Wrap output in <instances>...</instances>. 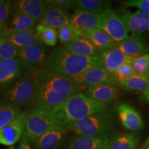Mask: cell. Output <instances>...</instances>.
<instances>
[{"mask_svg": "<svg viewBox=\"0 0 149 149\" xmlns=\"http://www.w3.org/2000/svg\"><path fill=\"white\" fill-rule=\"evenodd\" d=\"M140 141V137L135 132L113 135L107 149H136Z\"/></svg>", "mask_w": 149, "mask_h": 149, "instance_id": "24", "label": "cell"}, {"mask_svg": "<svg viewBox=\"0 0 149 149\" xmlns=\"http://www.w3.org/2000/svg\"><path fill=\"white\" fill-rule=\"evenodd\" d=\"M62 48L70 53L84 57H100L103 52L85 37H80L70 44L64 45Z\"/></svg>", "mask_w": 149, "mask_h": 149, "instance_id": "21", "label": "cell"}, {"mask_svg": "<svg viewBox=\"0 0 149 149\" xmlns=\"http://www.w3.org/2000/svg\"><path fill=\"white\" fill-rule=\"evenodd\" d=\"M70 24L82 32L95 29L103 30V22L100 15L78 8L70 16Z\"/></svg>", "mask_w": 149, "mask_h": 149, "instance_id": "15", "label": "cell"}, {"mask_svg": "<svg viewBox=\"0 0 149 149\" xmlns=\"http://www.w3.org/2000/svg\"><path fill=\"white\" fill-rule=\"evenodd\" d=\"M141 99L143 100V102H148L149 103V84L148 87L146 89V91L144 93H142L141 96Z\"/></svg>", "mask_w": 149, "mask_h": 149, "instance_id": "39", "label": "cell"}, {"mask_svg": "<svg viewBox=\"0 0 149 149\" xmlns=\"http://www.w3.org/2000/svg\"><path fill=\"white\" fill-rule=\"evenodd\" d=\"M117 15L129 31L133 33L149 32V15H148L143 13L139 10L133 12L121 10Z\"/></svg>", "mask_w": 149, "mask_h": 149, "instance_id": "17", "label": "cell"}, {"mask_svg": "<svg viewBox=\"0 0 149 149\" xmlns=\"http://www.w3.org/2000/svg\"><path fill=\"white\" fill-rule=\"evenodd\" d=\"M117 114L122 126L131 132L144 128V122L140 113L128 104L121 103L117 107Z\"/></svg>", "mask_w": 149, "mask_h": 149, "instance_id": "14", "label": "cell"}, {"mask_svg": "<svg viewBox=\"0 0 149 149\" xmlns=\"http://www.w3.org/2000/svg\"><path fill=\"white\" fill-rule=\"evenodd\" d=\"M1 38L8 41L19 49L33 46L39 42L35 37V30L25 32H13L6 29Z\"/></svg>", "mask_w": 149, "mask_h": 149, "instance_id": "25", "label": "cell"}, {"mask_svg": "<svg viewBox=\"0 0 149 149\" xmlns=\"http://www.w3.org/2000/svg\"><path fill=\"white\" fill-rule=\"evenodd\" d=\"M35 72L27 73L10 86L6 87L2 94V102L19 107L31 102L35 88Z\"/></svg>", "mask_w": 149, "mask_h": 149, "instance_id": "6", "label": "cell"}, {"mask_svg": "<svg viewBox=\"0 0 149 149\" xmlns=\"http://www.w3.org/2000/svg\"><path fill=\"white\" fill-rule=\"evenodd\" d=\"M13 12V3L10 1L0 0V25H7Z\"/></svg>", "mask_w": 149, "mask_h": 149, "instance_id": "35", "label": "cell"}, {"mask_svg": "<svg viewBox=\"0 0 149 149\" xmlns=\"http://www.w3.org/2000/svg\"><path fill=\"white\" fill-rule=\"evenodd\" d=\"M6 29L13 32H25L35 30L36 21L18 9L13 7V12Z\"/></svg>", "mask_w": 149, "mask_h": 149, "instance_id": "22", "label": "cell"}, {"mask_svg": "<svg viewBox=\"0 0 149 149\" xmlns=\"http://www.w3.org/2000/svg\"><path fill=\"white\" fill-rule=\"evenodd\" d=\"M122 3L126 6L138 8L141 13L149 15V0H128Z\"/></svg>", "mask_w": 149, "mask_h": 149, "instance_id": "36", "label": "cell"}, {"mask_svg": "<svg viewBox=\"0 0 149 149\" xmlns=\"http://www.w3.org/2000/svg\"><path fill=\"white\" fill-rule=\"evenodd\" d=\"M57 36L60 44L63 45H66L80 37H83L82 31L70 24L64 26L57 30Z\"/></svg>", "mask_w": 149, "mask_h": 149, "instance_id": "30", "label": "cell"}, {"mask_svg": "<svg viewBox=\"0 0 149 149\" xmlns=\"http://www.w3.org/2000/svg\"><path fill=\"white\" fill-rule=\"evenodd\" d=\"M47 3L42 0H20L13 3V7L31 17L35 21H40L45 12Z\"/></svg>", "mask_w": 149, "mask_h": 149, "instance_id": "23", "label": "cell"}, {"mask_svg": "<svg viewBox=\"0 0 149 149\" xmlns=\"http://www.w3.org/2000/svg\"><path fill=\"white\" fill-rule=\"evenodd\" d=\"M6 29V25H0V38L3 36Z\"/></svg>", "mask_w": 149, "mask_h": 149, "instance_id": "40", "label": "cell"}, {"mask_svg": "<svg viewBox=\"0 0 149 149\" xmlns=\"http://www.w3.org/2000/svg\"><path fill=\"white\" fill-rule=\"evenodd\" d=\"M19 50L13 44L3 38H0V59L6 60L18 58Z\"/></svg>", "mask_w": 149, "mask_h": 149, "instance_id": "33", "label": "cell"}, {"mask_svg": "<svg viewBox=\"0 0 149 149\" xmlns=\"http://www.w3.org/2000/svg\"><path fill=\"white\" fill-rule=\"evenodd\" d=\"M111 107V104L96 102L80 93L53 108L54 122L57 125L64 126L95 113L109 111Z\"/></svg>", "mask_w": 149, "mask_h": 149, "instance_id": "2", "label": "cell"}, {"mask_svg": "<svg viewBox=\"0 0 149 149\" xmlns=\"http://www.w3.org/2000/svg\"><path fill=\"white\" fill-rule=\"evenodd\" d=\"M83 94L91 100L104 104H111L119 97L117 86L100 85L86 88Z\"/></svg>", "mask_w": 149, "mask_h": 149, "instance_id": "19", "label": "cell"}, {"mask_svg": "<svg viewBox=\"0 0 149 149\" xmlns=\"http://www.w3.org/2000/svg\"><path fill=\"white\" fill-rule=\"evenodd\" d=\"M100 57L102 67L111 74L119 67L126 63H130L133 59L120 51L117 45L111 49L102 52Z\"/></svg>", "mask_w": 149, "mask_h": 149, "instance_id": "18", "label": "cell"}, {"mask_svg": "<svg viewBox=\"0 0 149 149\" xmlns=\"http://www.w3.org/2000/svg\"><path fill=\"white\" fill-rule=\"evenodd\" d=\"M35 88L31 104L34 107L47 106L53 108L85 90L70 79L47 69L35 72Z\"/></svg>", "mask_w": 149, "mask_h": 149, "instance_id": "1", "label": "cell"}, {"mask_svg": "<svg viewBox=\"0 0 149 149\" xmlns=\"http://www.w3.org/2000/svg\"><path fill=\"white\" fill-rule=\"evenodd\" d=\"M130 64L136 74L141 77H149V53L134 58Z\"/></svg>", "mask_w": 149, "mask_h": 149, "instance_id": "32", "label": "cell"}, {"mask_svg": "<svg viewBox=\"0 0 149 149\" xmlns=\"http://www.w3.org/2000/svg\"><path fill=\"white\" fill-rule=\"evenodd\" d=\"M35 35L38 42L49 46H55L57 43V30L38 24L35 28Z\"/></svg>", "mask_w": 149, "mask_h": 149, "instance_id": "27", "label": "cell"}, {"mask_svg": "<svg viewBox=\"0 0 149 149\" xmlns=\"http://www.w3.org/2000/svg\"><path fill=\"white\" fill-rule=\"evenodd\" d=\"M22 113L19 107L0 102V130L13 121Z\"/></svg>", "mask_w": 149, "mask_h": 149, "instance_id": "29", "label": "cell"}, {"mask_svg": "<svg viewBox=\"0 0 149 149\" xmlns=\"http://www.w3.org/2000/svg\"><path fill=\"white\" fill-rule=\"evenodd\" d=\"M82 37L88 40L102 51L111 49L117 45L108 33L102 29H95L82 32Z\"/></svg>", "mask_w": 149, "mask_h": 149, "instance_id": "26", "label": "cell"}, {"mask_svg": "<svg viewBox=\"0 0 149 149\" xmlns=\"http://www.w3.org/2000/svg\"><path fill=\"white\" fill-rule=\"evenodd\" d=\"M140 149H149V137L146 139V140L145 141V142L142 145V146L141 147Z\"/></svg>", "mask_w": 149, "mask_h": 149, "instance_id": "41", "label": "cell"}, {"mask_svg": "<svg viewBox=\"0 0 149 149\" xmlns=\"http://www.w3.org/2000/svg\"><path fill=\"white\" fill-rule=\"evenodd\" d=\"M136 72L134 70L133 66L130 63H126L123 64L122 66L119 67L113 73L111 74L113 78L116 80L118 84L119 81H122V80L126 79L130 77H133L136 75Z\"/></svg>", "mask_w": 149, "mask_h": 149, "instance_id": "34", "label": "cell"}, {"mask_svg": "<svg viewBox=\"0 0 149 149\" xmlns=\"http://www.w3.org/2000/svg\"><path fill=\"white\" fill-rule=\"evenodd\" d=\"M46 3L47 6L42 17L39 21V24L55 29H59L64 26L70 24V17L66 10L48 3L47 1Z\"/></svg>", "mask_w": 149, "mask_h": 149, "instance_id": "16", "label": "cell"}, {"mask_svg": "<svg viewBox=\"0 0 149 149\" xmlns=\"http://www.w3.org/2000/svg\"><path fill=\"white\" fill-rule=\"evenodd\" d=\"M8 149H15V148L13 146H11V147H10V148H9Z\"/></svg>", "mask_w": 149, "mask_h": 149, "instance_id": "42", "label": "cell"}, {"mask_svg": "<svg viewBox=\"0 0 149 149\" xmlns=\"http://www.w3.org/2000/svg\"><path fill=\"white\" fill-rule=\"evenodd\" d=\"M116 124V112L109 110L95 113L83 120L64 126L67 131L76 135L97 137L111 133Z\"/></svg>", "mask_w": 149, "mask_h": 149, "instance_id": "4", "label": "cell"}, {"mask_svg": "<svg viewBox=\"0 0 149 149\" xmlns=\"http://www.w3.org/2000/svg\"><path fill=\"white\" fill-rule=\"evenodd\" d=\"M48 3L58 6L59 8L64 9V10H77V3L76 1H71V0H50L46 1Z\"/></svg>", "mask_w": 149, "mask_h": 149, "instance_id": "37", "label": "cell"}, {"mask_svg": "<svg viewBox=\"0 0 149 149\" xmlns=\"http://www.w3.org/2000/svg\"><path fill=\"white\" fill-rule=\"evenodd\" d=\"M112 136L111 133L97 137L71 136L64 141L63 149H107Z\"/></svg>", "mask_w": 149, "mask_h": 149, "instance_id": "9", "label": "cell"}, {"mask_svg": "<svg viewBox=\"0 0 149 149\" xmlns=\"http://www.w3.org/2000/svg\"><path fill=\"white\" fill-rule=\"evenodd\" d=\"M46 55L47 48L39 42L35 45L19 50L18 59L22 61L29 71L32 72L44 64Z\"/></svg>", "mask_w": 149, "mask_h": 149, "instance_id": "10", "label": "cell"}, {"mask_svg": "<svg viewBox=\"0 0 149 149\" xmlns=\"http://www.w3.org/2000/svg\"><path fill=\"white\" fill-rule=\"evenodd\" d=\"M55 124L53 108L47 106L35 107L28 114L23 137L33 143Z\"/></svg>", "mask_w": 149, "mask_h": 149, "instance_id": "5", "label": "cell"}, {"mask_svg": "<svg viewBox=\"0 0 149 149\" xmlns=\"http://www.w3.org/2000/svg\"><path fill=\"white\" fill-rule=\"evenodd\" d=\"M78 9L87 11L96 15H100L107 10L105 1L101 0H77Z\"/></svg>", "mask_w": 149, "mask_h": 149, "instance_id": "31", "label": "cell"}, {"mask_svg": "<svg viewBox=\"0 0 149 149\" xmlns=\"http://www.w3.org/2000/svg\"><path fill=\"white\" fill-rule=\"evenodd\" d=\"M29 70L18 58L0 59V87H8Z\"/></svg>", "mask_w": 149, "mask_h": 149, "instance_id": "11", "label": "cell"}, {"mask_svg": "<svg viewBox=\"0 0 149 149\" xmlns=\"http://www.w3.org/2000/svg\"><path fill=\"white\" fill-rule=\"evenodd\" d=\"M28 114L22 112L13 121L0 130V144L10 146L19 140L25 130Z\"/></svg>", "mask_w": 149, "mask_h": 149, "instance_id": "12", "label": "cell"}, {"mask_svg": "<svg viewBox=\"0 0 149 149\" xmlns=\"http://www.w3.org/2000/svg\"><path fill=\"white\" fill-rule=\"evenodd\" d=\"M47 70L68 77L82 74L90 68L102 66L100 57H84L71 53L62 47L53 50L44 63Z\"/></svg>", "mask_w": 149, "mask_h": 149, "instance_id": "3", "label": "cell"}, {"mask_svg": "<svg viewBox=\"0 0 149 149\" xmlns=\"http://www.w3.org/2000/svg\"><path fill=\"white\" fill-rule=\"evenodd\" d=\"M103 22V30L116 44H120L129 37L128 29L114 10L107 8L100 15Z\"/></svg>", "mask_w": 149, "mask_h": 149, "instance_id": "8", "label": "cell"}, {"mask_svg": "<svg viewBox=\"0 0 149 149\" xmlns=\"http://www.w3.org/2000/svg\"><path fill=\"white\" fill-rule=\"evenodd\" d=\"M70 78L85 89L100 85H118L113 76L102 66L90 68L79 75Z\"/></svg>", "mask_w": 149, "mask_h": 149, "instance_id": "7", "label": "cell"}, {"mask_svg": "<svg viewBox=\"0 0 149 149\" xmlns=\"http://www.w3.org/2000/svg\"><path fill=\"white\" fill-rule=\"evenodd\" d=\"M148 84L149 77H141L138 74L118 82V84L120 85L124 90L139 93H144L148 87Z\"/></svg>", "mask_w": 149, "mask_h": 149, "instance_id": "28", "label": "cell"}, {"mask_svg": "<svg viewBox=\"0 0 149 149\" xmlns=\"http://www.w3.org/2000/svg\"><path fill=\"white\" fill-rule=\"evenodd\" d=\"M117 46L125 55L131 58H137L147 54L148 47L143 37L134 34L117 44Z\"/></svg>", "mask_w": 149, "mask_h": 149, "instance_id": "20", "label": "cell"}, {"mask_svg": "<svg viewBox=\"0 0 149 149\" xmlns=\"http://www.w3.org/2000/svg\"><path fill=\"white\" fill-rule=\"evenodd\" d=\"M66 133L64 126L55 124L33 144L35 149H57L66 140Z\"/></svg>", "mask_w": 149, "mask_h": 149, "instance_id": "13", "label": "cell"}, {"mask_svg": "<svg viewBox=\"0 0 149 149\" xmlns=\"http://www.w3.org/2000/svg\"><path fill=\"white\" fill-rule=\"evenodd\" d=\"M18 149H32V148H31V144H30L29 141H28L26 139L24 138V137H22V140L20 141V144Z\"/></svg>", "mask_w": 149, "mask_h": 149, "instance_id": "38", "label": "cell"}]
</instances>
